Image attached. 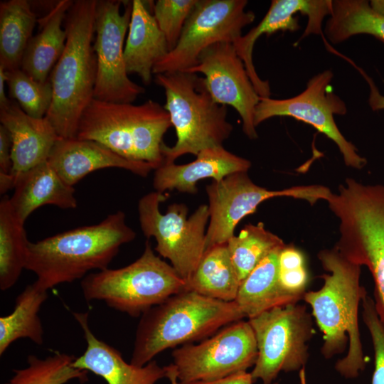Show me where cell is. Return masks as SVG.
Masks as SVG:
<instances>
[{
	"instance_id": "cell-15",
	"label": "cell",
	"mask_w": 384,
	"mask_h": 384,
	"mask_svg": "<svg viewBox=\"0 0 384 384\" xmlns=\"http://www.w3.org/2000/svg\"><path fill=\"white\" fill-rule=\"evenodd\" d=\"M332 78V72L325 70L311 78L306 89L293 97L284 100L260 97L255 112V125L257 127L274 117H291L300 120L331 139L348 166L361 169L366 166V159L343 136L334 118V114H345L347 109L344 102L333 92Z\"/></svg>"
},
{
	"instance_id": "cell-18",
	"label": "cell",
	"mask_w": 384,
	"mask_h": 384,
	"mask_svg": "<svg viewBox=\"0 0 384 384\" xmlns=\"http://www.w3.org/2000/svg\"><path fill=\"white\" fill-rule=\"evenodd\" d=\"M48 162L68 185L73 186L92 171L120 168L146 177L156 167L148 162L132 161L92 140L60 138L53 147Z\"/></svg>"
},
{
	"instance_id": "cell-7",
	"label": "cell",
	"mask_w": 384,
	"mask_h": 384,
	"mask_svg": "<svg viewBox=\"0 0 384 384\" xmlns=\"http://www.w3.org/2000/svg\"><path fill=\"white\" fill-rule=\"evenodd\" d=\"M155 82L164 88L172 126L176 134L173 146L161 147L164 163H174L178 157L223 146L233 127L227 119V106L215 102L204 78L196 73L175 72L157 74Z\"/></svg>"
},
{
	"instance_id": "cell-42",
	"label": "cell",
	"mask_w": 384,
	"mask_h": 384,
	"mask_svg": "<svg viewBox=\"0 0 384 384\" xmlns=\"http://www.w3.org/2000/svg\"><path fill=\"white\" fill-rule=\"evenodd\" d=\"M370 6L377 11L384 15V1H372Z\"/></svg>"
},
{
	"instance_id": "cell-37",
	"label": "cell",
	"mask_w": 384,
	"mask_h": 384,
	"mask_svg": "<svg viewBox=\"0 0 384 384\" xmlns=\"http://www.w3.org/2000/svg\"><path fill=\"white\" fill-rule=\"evenodd\" d=\"M12 139L10 132L3 125H0V174L11 173Z\"/></svg>"
},
{
	"instance_id": "cell-16",
	"label": "cell",
	"mask_w": 384,
	"mask_h": 384,
	"mask_svg": "<svg viewBox=\"0 0 384 384\" xmlns=\"http://www.w3.org/2000/svg\"><path fill=\"white\" fill-rule=\"evenodd\" d=\"M186 72L204 75L213 100L233 107L242 119L245 134L257 138L254 116L260 97L233 43L221 41L206 48L196 65Z\"/></svg>"
},
{
	"instance_id": "cell-14",
	"label": "cell",
	"mask_w": 384,
	"mask_h": 384,
	"mask_svg": "<svg viewBox=\"0 0 384 384\" xmlns=\"http://www.w3.org/2000/svg\"><path fill=\"white\" fill-rule=\"evenodd\" d=\"M132 1L97 0L93 49L97 58L94 98L132 103L145 92L128 77L124 41L129 29Z\"/></svg>"
},
{
	"instance_id": "cell-21",
	"label": "cell",
	"mask_w": 384,
	"mask_h": 384,
	"mask_svg": "<svg viewBox=\"0 0 384 384\" xmlns=\"http://www.w3.org/2000/svg\"><path fill=\"white\" fill-rule=\"evenodd\" d=\"M196 159L188 164H162L155 170L153 186L156 191L177 190L195 194L196 183L212 178L219 181L237 172H247L251 162L226 150L223 146L208 148L200 151Z\"/></svg>"
},
{
	"instance_id": "cell-31",
	"label": "cell",
	"mask_w": 384,
	"mask_h": 384,
	"mask_svg": "<svg viewBox=\"0 0 384 384\" xmlns=\"http://www.w3.org/2000/svg\"><path fill=\"white\" fill-rule=\"evenodd\" d=\"M228 251L240 282L271 252L285 245L261 222L249 223L227 242Z\"/></svg>"
},
{
	"instance_id": "cell-8",
	"label": "cell",
	"mask_w": 384,
	"mask_h": 384,
	"mask_svg": "<svg viewBox=\"0 0 384 384\" xmlns=\"http://www.w3.org/2000/svg\"><path fill=\"white\" fill-rule=\"evenodd\" d=\"M87 302L103 301L115 310L138 317L170 297L188 291L172 265L154 254L149 240L142 255L119 269H105L81 281Z\"/></svg>"
},
{
	"instance_id": "cell-26",
	"label": "cell",
	"mask_w": 384,
	"mask_h": 384,
	"mask_svg": "<svg viewBox=\"0 0 384 384\" xmlns=\"http://www.w3.org/2000/svg\"><path fill=\"white\" fill-rule=\"evenodd\" d=\"M227 243L207 248L187 282L188 291L221 300H235L240 285Z\"/></svg>"
},
{
	"instance_id": "cell-4",
	"label": "cell",
	"mask_w": 384,
	"mask_h": 384,
	"mask_svg": "<svg viewBox=\"0 0 384 384\" xmlns=\"http://www.w3.org/2000/svg\"><path fill=\"white\" fill-rule=\"evenodd\" d=\"M243 318L235 301L211 299L193 291L174 294L141 316L131 363L145 366L166 349L206 339Z\"/></svg>"
},
{
	"instance_id": "cell-11",
	"label": "cell",
	"mask_w": 384,
	"mask_h": 384,
	"mask_svg": "<svg viewBox=\"0 0 384 384\" xmlns=\"http://www.w3.org/2000/svg\"><path fill=\"white\" fill-rule=\"evenodd\" d=\"M247 4L246 0H198L176 46L155 64L153 74L186 72L209 46L221 41L234 43L255 18L245 11Z\"/></svg>"
},
{
	"instance_id": "cell-13",
	"label": "cell",
	"mask_w": 384,
	"mask_h": 384,
	"mask_svg": "<svg viewBox=\"0 0 384 384\" xmlns=\"http://www.w3.org/2000/svg\"><path fill=\"white\" fill-rule=\"evenodd\" d=\"M257 357L249 321H238L220 329L197 344L187 343L172 352L179 384L220 379L247 371Z\"/></svg>"
},
{
	"instance_id": "cell-6",
	"label": "cell",
	"mask_w": 384,
	"mask_h": 384,
	"mask_svg": "<svg viewBox=\"0 0 384 384\" xmlns=\"http://www.w3.org/2000/svg\"><path fill=\"white\" fill-rule=\"evenodd\" d=\"M171 126L169 112L154 100L136 105L93 98L81 115L76 138L97 142L156 169L164 162L163 137Z\"/></svg>"
},
{
	"instance_id": "cell-33",
	"label": "cell",
	"mask_w": 384,
	"mask_h": 384,
	"mask_svg": "<svg viewBox=\"0 0 384 384\" xmlns=\"http://www.w3.org/2000/svg\"><path fill=\"white\" fill-rule=\"evenodd\" d=\"M11 100L16 101L28 115L45 117L52 102L53 88L48 80L39 82L21 68L6 71Z\"/></svg>"
},
{
	"instance_id": "cell-1",
	"label": "cell",
	"mask_w": 384,
	"mask_h": 384,
	"mask_svg": "<svg viewBox=\"0 0 384 384\" xmlns=\"http://www.w3.org/2000/svg\"><path fill=\"white\" fill-rule=\"evenodd\" d=\"M323 268L322 287L306 292L303 299L311 308L312 315L323 334L321 353L326 358L343 353L335 370L346 378H355L365 369L358 324V309L367 294L361 285V266L349 260L335 247L318 254Z\"/></svg>"
},
{
	"instance_id": "cell-12",
	"label": "cell",
	"mask_w": 384,
	"mask_h": 384,
	"mask_svg": "<svg viewBox=\"0 0 384 384\" xmlns=\"http://www.w3.org/2000/svg\"><path fill=\"white\" fill-rule=\"evenodd\" d=\"M247 173H234L206 186L210 218L206 250L217 244L227 243L235 235L238 223L255 213L257 206L267 199L286 196L304 200L313 205L320 200L326 201L332 193L321 185L268 190L253 183Z\"/></svg>"
},
{
	"instance_id": "cell-43",
	"label": "cell",
	"mask_w": 384,
	"mask_h": 384,
	"mask_svg": "<svg viewBox=\"0 0 384 384\" xmlns=\"http://www.w3.org/2000/svg\"><path fill=\"white\" fill-rule=\"evenodd\" d=\"M301 381H302V384H306V380H305V378H304V373L303 370H302V373H301Z\"/></svg>"
},
{
	"instance_id": "cell-22",
	"label": "cell",
	"mask_w": 384,
	"mask_h": 384,
	"mask_svg": "<svg viewBox=\"0 0 384 384\" xmlns=\"http://www.w3.org/2000/svg\"><path fill=\"white\" fill-rule=\"evenodd\" d=\"M154 1L133 0L124 58L128 74L149 85L155 64L169 52L166 38L149 9Z\"/></svg>"
},
{
	"instance_id": "cell-9",
	"label": "cell",
	"mask_w": 384,
	"mask_h": 384,
	"mask_svg": "<svg viewBox=\"0 0 384 384\" xmlns=\"http://www.w3.org/2000/svg\"><path fill=\"white\" fill-rule=\"evenodd\" d=\"M166 198L155 191L140 198V227L147 238H155V250L169 260L177 273L188 282L206 251L208 206L201 205L188 218V209L184 203H172L161 213L159 205Z\"/></svg>"
},
{
	"instance_id": "cell-20",
	"label": "cell",
	"mask_w": 384,
	"mask_h": 384,
	"mask_svg": "<svg viewBox=\"0 0 384 384\" xmlns=\"http://www.w3.org/2000/svg\"><path fill=\"white\" fill-rule=\"evenodd\" d=\"M0 122L11 136V174L14 176L47 161L60 139L46 117L36 118L27 114L12 100L6 107L0 109Z\"/></svg>"
},
{
	"instance_id": "cell-40",
	"label": "cell",
	"mask_w": 384,
	"mask_h": 384,
	"mask_svg": "<svg viewBox=\"0 0 384 384\" xmlns=\"http://www.w3.org/2000/svg\"><path fill=\"white\" fill-rule=\"evenodd\" d=\"M6 83V73L4 68L0 65V109L6 107L11 100L6 96L5 84Z\"/></svg>"
},
{
	"instance_id": "cell-30",
	"label": "cell",
	"mask_w": 384,
	"mask_h": 384,
	"mask_svg": "<svg viewBox=\"0 0 384 384\" xmlns=\"http://www.w3.org/2000/svg\"><path fill=\"white\" fill-rule=\"evenodd\" d=\"M29 240L8 196L0 202V289L13 287L25 269Z\"/></svg>"
},
{
	"instance_id": "cell-41",
	"label": "cell",
	"mask_w": 384,
	"mask_h": 384,
	"mask_svg": "<svg viewBox=\"0 0 384 384\" xmlns=\"http://www.w3.org/2000/svg\"><path fill=\"white\" fill-rule=\"evenodd\" d=\"M166 370V378L170 380L171 384H179L176 372L173 364L165 366Z\"/></svg>"
},
{
	"instance_id": "cell-25",
	"label": "cell",
	"mask_w": 384,
	"mask_h": 384,
	"mask_svg": "<svg viewBox=\"0 0 384 384\" xmlns=\"http://www.w3.org/2000/svg\"><path fill=\"white\" fill-rule=\"evenodd\" d=\"M284 247V246H283ZM275 249L242 281L235 302L248 319L275 306L297 303L279 283V254Z\"/></svg>"
},
{
	"instance_id": "cell-27",
	"label": "cell",
	"mask_w": 384,
	"mask_h": 384,
	"mask_svg": "<svg viewBox=\"0 0 384 384\" xmlns=\"http://www.w3.org/2000/svg\"><path fill=\"white\" fill-rule=\"evenodd\" d=\"M27 0L0 3V65L6 71L21 68L24 52L38 22Z\"/></svg>"
},
{
	"instance_id": "cell-38",
	"label": "cell",
	"mask_w": 384,
	"mask_h": 384,
	"mask_svg": "<svg viewBox=\"0 0 384 384\" xmlns=\"http://www.w3.org/2000/svg\"><path fill=\"white\" fill-rule=\"evenodd\" d=\"M341 57H343L344 59H346L347 61H348L358 72L361 74V75L363 77V78L366 80L369 85L370 88V94H369V98H368V103L370 107V108L373 111H378L380 110H384V95H382L378 87H376L375 84L373 81L370 77H369L366 72L362 70L361 68L357 66L351 60L348 59L346 56L343 55L342 54L337 53V55Z\"/></svg>"
},
{
	"instance_id": "cell-2",
	"label": "cell",
	"mask_w": 384,
	"mask_h": 384,
	"mask_svg": "<svg viewBox=\"0 0 384 384\" xmlns=\"http://www.w3.org/2000/svg\"><path fill=\"white\" fill-rule=\"evenodd\" d=\"M135 232L119 210L100 223L67 230L28 242L25 269L36 275L34 283L48 289L84 278L92 270L108 268L120 247L132 241Z\"/></svg>"
},
{
	"instance_id": "cell-19",
	"label": "cell",
	"mask_w": 384,
	"mask_h": 384,
	"mask_svg": "<svg viewBox=\"0 0 384 384\" xmlns=\"http://www.w3.org/2000/svg\"><path fill=\"white\" fill-rule=\"evenodd\" d=\"M87 343L86 350L75 358V368L90 371L103 378L108 384H156L166 378L165 367L152 360L143 366L127 363L121 353L98 339L89 325V312H73Z\"/></svg>"
},
{
	"instance_id": "cell-23",
	"label": "cell",
	"mask_w": 384,
	"mask_h": 384,
	"mask_svg": "<svg viewBox=\"0 0 384 384\" xmlns=\"http://www.w3.org/2000/svg\"><path fill=\"white\" fill-rule=\"evenodd\" d=\"M14 177V192L9 201L16 215L24 223L42 206L62 209L78 206L73 186L66 183L48 161Z\"/></svg>"
},
{
	"instance_id": "cell-29",
	"label": "cell",
	"mask_w": 384,
	"mask_h": 384,
	"mask_svg": "<svg viewBox=\"0 0 384 384\" xmlns=\"http://www.w3.org/2000/svg\"><path fill=\"white\" fill-rule=\"evenodd\" d=\"M324 33L333 43L361 33L372 35L384 42V15L366 0H334Z\"/></svg>"
},
{
	"instance_id": "cell-39",
	"label": "cell",
	"mask_w": 384,
	"mask_h": 384,
	"mask_svg": "<svg viewBox=\"0 0 384 384\" xmlns=\"http://www.w3.org/2000/svg\"><path fill=\"white\" fill-rule=\"evenodd\" d=\"M254 382L251 373L240 371L220 379L196 381L189 384H252Z\"/></svg>"
},
{
	"instance_id": "cell-28",
	"label": "cell",
	"mask_w": 384,
	"mask_h": 384,
	"mask_svg": "<svg viewBox=\"0 0 384 384\" xmlns=\"http://www.w3.org/2000/svg\"><path fill=\"white\" fill-rule=\"evenodd\" d=\"M47 292L34 282L27 285L16 297L13 311L0 317V356L18 338H27L38 345L43 343L38 312L48 297Z\"/></svg>"
},
{
	"instance_id": "cell-36",
	"label": "cell",
	"mask_w": 384,
	"mask_h": 384,
	"mask_svg": "<svg viewBox=\"0 0 384 384\" xmlns=\"http://www.w3.org/2000/svg\"><path fill=\"white\" fill-rule=\"evenodd\" d=\"M363 320L370 333L374 350L375 367L371 384H384V324L367 294L361 302Z\"/></svg>"
},
{
	"instance_id": "cell-5",
	"label": "cell",
	"mask_w": 384,
	"mask_h": 384,
	"mask_svg": "<svg viewBox=\"0 0 384 384\" xmlns=\"http://www.w3.org/2000/svg\"><path fill=\"white\" fill-rule=\"evenodd\" d=\"M326 202L339 222L335 247L370 271L375 309L384 324V185L348 178Z\"/></svg>"
},
{
	"instance_id": "cell-32",
	"label": "cell",
	"mask_w": 384,
	"mask_h": 384,
	"mask_svg": "<svg viewBox=\"0 0 384 384\" xmlns=\"http://www.w3.org/2000/svg\"><path fill=\"white\" fill-rule=\"evenodd\" d=\"M73 356L55 352L45 358L30 355L27 366L14 370L13 376L4 384H65L72 380H87V371L75 368Z\"/></svg>"
},
{
	"instance_id": "cell-10",
	"label": "cell",
	"mask_w": 384,
	"mask_h": 384,
	"mask_svg": "<svg viewBox=\"0 0 384 384\" xmlns=\"http://www.w3.org/2000/svg\"><path fill=\"white\" fill-rule=\"evenodd\" d=\"M255 334L257 357L250 372L254 381L272 384L281 371L304 369L307 342L313 336L312 319L304 305L275 306L248 319Z\"/></svg>"
},
{
	"instance_id": "cell-35",
	"label": "cell",
	"mask_w": 384,
	"mask_h": 384,
	"mask_svg": "<svg viewBox=\"0 0 384 384\" xmlns=\"http://www.w3.org/2000/svg\"><path fill=\"white\" fill-rule=\"evenodd\" d=\"M197 2L198 0H158L153 3V16L166 38L169 51L176 46Z\"/></svg>"
},
{
	"instance_id": "cell-17",
	"label": "cell",
	"mask_w": 384,
	"mask_h": 384,
	"mask_svg": "<svg viewBox=\"0 0 384 384\" xmlns=\"http://www.w3.org/2000/svg\"><path fill=\"white\" fill-rule=\"evenodd\" d=\"M331 0H273L262 20L233 43L260 97H270L271 92L268 81L260 78L253 63V48L257 40L263 34L270 35L279 31L298 30L299 26L297 18L294 16L297 12L308 17L307 25L302 38L310 34H322L323 20L327 15H331Z\"/></svg>"
},
{
	"instance_id": "cell-24",
	"label": "cell",
	"mask_w": 384,
	"mask_h": 384,
	"mask_svg": "<svg viewBox=\"0 0 384 384\" xmlns=\"http://www.w3.org/2000/svg\"><path fill=\"white\" fill-rule=\"evenodd\" d=\"M74 1L60 0L38 19L39 31L28 43L21 68L35 80L45 82L62 55L66 44L64 21Z\"/></svg>"
},
{
	"instance_id": "cell-3",
	"label": "cell",
	"mask_w": 384,
	"mask_h": 384,
	"mask_svg": "<svg viewBox=\"0 0 384 384\" xmlns=\"http://www.w3.org/2000/svg\"><path fill=\"white\" fill-rule=\"evenodd\" d=\"M96 4L97 0L73 1L64 21L65 48L49 77L53 99L46 117L63 139L76 137L81 115L94 98Z\"/></svg>"
},
{
	"instance_id": "cell-34",
	"label": "cell",
	"mask_w": 384,
	"mask_h": 384,
	"mask_svg": "<svg viewBox=\"0 0 384 384\" xmlns=\"http://www.w3.org/2000/svg\"><path fill=\"white\" fill-rule=\"evenodd\" d=\"M309 275L302 252L284 245L279 254V283L282 290L296 302L303 299Z\"/></svg>"
}]
</instances>
